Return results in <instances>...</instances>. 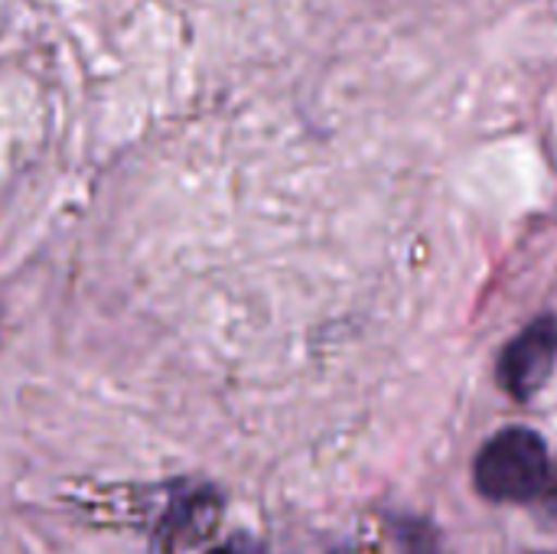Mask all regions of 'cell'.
<instances>
[{"label":"cell","mask_w":557,"mask_h":554,"mask_svg":"<svg viewBox=\"0 0 557 554\" xmlns=\"http://www.w3.org/2000/svg\"><path fill=\"white\" fill-rule=\"evenodd\" d=\"M557 359V323L552 317L525 327L499 359V382L516 398H532L552 376Z\"/></svg>","instance_id":"7a4b0ae2"},{"label":"cell","mask_w":557,"mask_h":554,"mask_svg":"<svg viewBox=\"0 0 557 554\" xmlns=\"http://www.w3.org/2000/svg\"><path fill=\"white\" fill-rule=\"evenodd\" d=\"M212 554H245L242 549H219V552H212Z\"/></svg>","instance_id":"3957f363"},{"label":"cell","mask_w":557,"mask_h":554,"mask_svg":"<svg viewBox=\"0 0 557 554\" xmlns=\"http://www.w3.org/2000/svg\"><path fill=\"white\" fill-rule=\"evenodd\" d=\"M548 477V451L535 431L509 428L476 457V490L490 500H532Z\"/></svg>","instance_id":"6da1fadb"}]
</instances>
